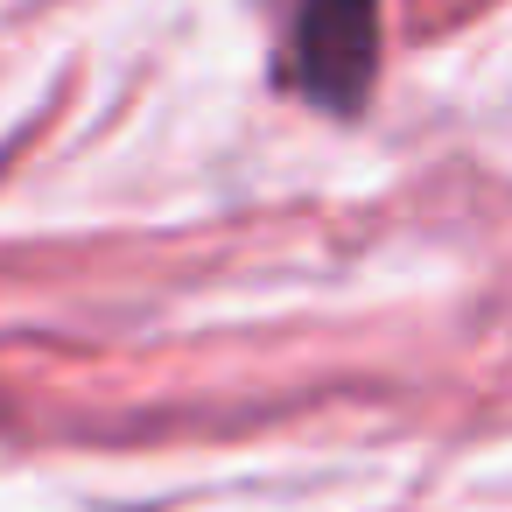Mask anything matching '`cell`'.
Masks as SVG:
<instances>
[{"label":"cell","mask_w":512,"mask_h":512,"mask_svg":"<svg viewBox=\"0 0 512 512\" xmlns=\"http://www.w3.org/2000/svg\"><path fill=\"white\" fill-rule=\"evenodd\" d=\"M288 57H295V85L316 106L330 113L365 106V85L379 64V0H302Z\"/></svg>","instance_id":"1"}]
</instances>
